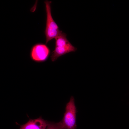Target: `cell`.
<instances>
[{
	"instance_id": "obj_6",
	"label": "cell",
	"mask_w": 129,
	"mask_h": 129,
	"mask_svg": "<svg viewBox=\"0 0 129 129\" xmlns=\"http://www.w3.org/2000/svg\"><path fill=\"white\" fill-rule=\"evenodd\" d=\"M45 129H64L60 122L55 123L48 121L47 125Z\"/></svg>"
},
{
	"instance_id": "obj_4",
	"label": "cell",
	"mask_w": 129,
	"mask_h": 129,
	"mask_svg": "<svg viewBox=\"0 0 129 129\" xmlns=\"http://www.w3.org/2000/svg\"><path fill=\"white\" fill-rule=\"evenodd\" d=\"M50 54V50L45 44L37 43L32 47L30 53V57L31 60L35 62H43L47 60Z\"/></svg>"
},
{
	"instance_id": "obj_5",
	"label": "cell",
	"mask_w": 129,
	"mask_h": 129,
	"mask_svg": "<svg viewBox=\"0 0 129 129\" xmlns=\"http://www.w3.org/2000/svg\"><path fill=\"white\" fill-rule=\"evenodd\" d=\"M48 121L44 120L41 117L34 119H30L25 124L20 125L17 122V124L20 126V129H45Z\"/></svg>"
},
{
	"instance_id": "obj_2",
	"label": "cell",
	"mask_w": 129,
	"mask_h": 129,
	"mask_svg": "<svg viewBox=\"0 0 129 129\" xmlns=\"http://www.w3.org/2000/svg\"><path fill=\"white\" fill-rule=\"evenodd\" d=\"M76 113L74 99L71 96L66 104L63 117L59 122L64 129H76Z\"/></svg>"
},
{
	"instance_id": "obj_1",
	"label": "cell",
	"mask_w": 129,
	"mask_h": 129,
	"mask_svg": "<svg viewBox=\"0 0 129 129\" xmlns=\"http://www.w3.org/2000/svg\"><path fill=\"white\" fill-rule=\"evenodd\" d=\"M55 47L51 56L52 61L59 57L69 53L75 52L77 48L73 46L67 39L66 34L63 32L55 38Z\"/></svg>"
},
{
	"instance_id": "obj_3",
	"label": "cell",
	"mask_w": 129,
	"mask_h": 129,
	"mask_svg": "<svg viewBox=\"0 0 129 129\" xmlns=\"http://www.w3.org/2000/svg\"><path fill=\"white\" fill-rule=\"evenodd\" d=\"M51 2L48 0L44 1L46 13V26L45 31L47 44L49 41L60 35L62 31L59 30L58 26L54 20L51 14Z\"/></svg>"
}]
</instances>
